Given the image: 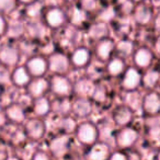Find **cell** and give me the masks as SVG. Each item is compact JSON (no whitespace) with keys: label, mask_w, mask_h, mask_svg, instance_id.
Listing matches in <instances>:
<instances>
[{"label":"cell","mask_w":160,"mask_h":160,"mask_svg":"<svg viewBox=\"0 0 160 160\" xmlns=\"http://www.w3.org/2000/svg\"><path fill=\"white\" fill-rule=\"evenodd\" d=\"M68 20L67 13L59 7H49L44 9L42 14V21L45 27L52 30L60 29L65 25V23Z\"/></svg>","instance_id":"cell-1"},{"label":"cell","mask_w":160,"mask_h":160,"mask_svg":"<svg viewBox=\"0 0 160 160\" xmlns=\"http://www.w3.org/2000/svg\"><path fill=\"white\" fill-rule=\"evenodd\" d=\"M75 135L77 140L83 146H91V145L96 144L99 139V129L93 123L91 122H82L78 124L77 128H76Z\"/></svg>","instance_id":"cell-2"},{"label":"cell","mask_w":160,"mask_h":160,"mask_svg":"<svg viewBox=\"0 0 160 160\" xmlns=\"http://www.w3.org/2000/svg\"><path fill=\"white\" fill-rule=\"evenodd\" d=\"M49 90L58 98H69L73 92V83L66 75H53L49 79Z\"/></svg>","instance_id":"cell-3"},{"label":"cell","mask_w":160,"mask_h":160,"mask_svg":"<svg viewBox=\"0 0 160 160\" xmlns=\"http://www.w3.org/2000/svg\"><path fill=\"white\" fill-rule=\"evenodd\" d=\"M139 132L133 126L121 127L115 134V144L120 150H126L137 144Z\"/></svg>","instance_id":"cell-4"},{"label":"cell","mask_w":160,"mask_h":160,"mask_svg":"<svg viewBox=\"0 0 160 160\" xmlns=\"http://www.w3.org/2000/svg\"><path fill=\"white\" fill-rule=\"evenodd\" d=\"M48 70L53 75H67L70 70L71 62L69 56L62 52H56L48 56Z\"/></svg>","instance_id":"cell-5"},{"label":"cell","mask_w":160,"mask_h":160,"mask_svg":"<svg viewBox=\"0 0 160 160\" xmlns=\"http://www.w3.org/2000/svg\"><path fill=\"white\" fill-rule=\"evenodd\" d=\"M142 73L139 69L135 66L127 67L122 75L121 88L126 92L136 91L142 86Z\"/></svg>","instance_id":"cell-6"},{"label":"cell","mask_w":160,"mask_h":160,"mask_svg":"<svg viewBox=\"0 0 160 160\" xmlns=\"http://www.w3.org/2000/svg\"><path fill=\"white\" fill-rule=\"evenodd\" d=\"M155 12H153L152 5H149L144 1H139L135 5L132 12L133 21L139 27H146L150 22H152Z\"/></svg>","instance_id":"cell-7"},{"label":"cell","mask_w":160,"mask_h":160,"mask_svg":"<svg viewBox=\"0 0 160 160\" xmlns=\"http://www.w3.org/2000/svg\"><path fill=\"white\" fill-rule=\"evenodd\" d=\"M46 133V125L41 118H32L25 121L24 123V134L32 142H38L43 139Z\"/></svg>","instance_id":"cell-8"},{"label":"cell","mask_w":160,"mask_h":160,"mask_svg":"<svg viewBox=\"0 0 160 160\" xmlns=\"http://www.w3.org/2000/svg\"><path fill=\"white\" fill-rule=\"evenodd\" d=\"M142 111L145 116H155L160 114V93L156 90H149L142 96Z\"/></svg>","instance_id":"cell-9"},{"label":"cell","mask_w":160,"mask_h":160,"mask_svg":"<svg viewBox=\"0 0 160 160\" xmlns=\"http://www.w3.org/2000/svg\"><path fill=\"white\" fill-rule=\"evenodd\" d=\"M21 57V52L13 44H2L0 46V65L8 67H17Z\"/></svg>","instance_id":"cell-10"},{"label":"cell","mask_w":160,"mask_h":160,"mask_svg":"<svg viewBox=\"0 0 160 160\" xmlns=\"http://www.w3.org/2000/svg\"><path fill=\"white\" fill-rule=\"evenodd\" d=\"M132 57H133L134 66L139 70H142V69L150 68L151 64L153 62V58H155V53L148 46L142 45V46L135 48Z\"/></svg>","instance_id":"cell-11"},{"label":"cell","mask_w":160,"mask_h":160,"mask_svg":"<svg viewBox=\"0 0 160 160\" xmlns=\"http://www.w3.org/2000/svg\"><path fill=\"white\" fill-rule=\"evenodd\" d=\"M25 68L32 76V78L35 77H44L45 73L48 71V62L47 58L42 55H32L28 58L25 62Z\"/></svg>","instance_id":"cell-12"},{"label":"cell","mask_w":160,"mask_h":160,"mask_svg":"<svg viewBox=\"0 0 160 160\" xmlns=\"http://www.w3.org/2000/svg\"><path fill=\"white\" fill-rule=\"evenodd\" d=\"M115 41L111 38H105L97 42L94 46V56L101 62H107L115 53Z\"/></svg>","instance_id":"cell-13"},{"label":"cell","mask_w":160,"mask_h":160,"mask_svg":"<svg viewBox=\"0 0 160 160\" xmlns=\"http://www.w3.org/2000/svg\"><path fill=\"white\" fill-rule=\"evenodd\" d=\"M71 66L75 68H86L90 65L92 58V53L86 46H77L73 48L69 55Z\"/></svg>","instance_id":"cell-14"},{"label":"cell","mask_w":160,"mask_h":160,"mask_svg":"<svg viewBox=\"0 0 160 160\" xmlns=\"http://www.w3.org/2000/svg\"><path fill=\"white\" fill-rule=\"evenodd\" d=\"M134 118V111L126 104H120L112 112V120L116 126H128Z\"/></svg>","instance_id":"cell-15"},{"label":"cell","mask_w":160,"mask_h":160,"mask_svg":"<svg viewBox=\"0 0 160 160\" xmlns=\"http://www.w3.org/2000/svg\"><path fill=\"white\" fill-rule=\"evenodd\" d=\"M49 151L55 157H62L66 155L70 147V137L67 134H59L49 142Z\"/></svg>","instance_id":"cell-16"},{"label":"cell","mask_w":160,"mask_h":160,"mask_svg":"<svg viewBox=\"0 0 160 160\" xmlns=\"http://www.w3.org/2000/svg\"><path fill=\"white\" fill-rule=\"evenodd\" d=\"M25 89L32 99L43 97L49 90V79H46L45 77L32 78Z\"/></svg>","instance_id":"cell-17"},{"label":"cell","mask_w":160,"mask_h":160,"mask_svg":"<svg viewBox=\"0 0 160 160\" xmlns=\"http://www.w3.org/2000/svg\"><path fill=\"white\" fill-rule=\"evenodd\" d=\"M111 148L105 142H97L91 145L86 152V160H109L111 155Z\"/></svg>","instance_id":"cell-18"},{"label":"cell","mask_w":160,"mask_h":160,"mask_svg":"<svg viewBox=\"0 0 160 160\" xmlns=\"http://www.w3.org/2000/svg\"><path fill=\"white\" fill-rule=\"evenodd\" d=\"M96 87V82L91 78H80L76 81V83H73V92L80 98H92Z\"/></svg>","instance_id":"cell-19"},{"label":"cell","mask_w":160,"mask_h":160,"mask_svg":"<svg viewBox=\"0 0 160 160\" xmlns=\"http://www.w3.org/2000/svg\"><path fill=\"white\" fill-rule=\"evenodd\" d=\"M5 113L7 120L14 124H24L27 121V114H25L24 108L19 103H10L5 109Z\"/></svg>","instance_id":"cell-20"},{"label":"cell","mask_w":160,"mask_h":160,"mask_svg":"<svg viewBox=\"0 0 160 160\" xmlns=\"http://www.w3.org/2000/svg\"><path fill=\"white\" fill-rule=\"evenodd\" d=\"M71 112L77 118H83L90 115L92 112V103L89 98H80L78 97L71 104Z\"/></svg>","instance_id":"cell-21"},{"label":"cell","mask_w":160,"mask_h":160,"mask_svg":"<svg viewBox=\"0 0 160 160\" xmlns=\"http://www.w3.org/2000/svg\"><path fill=\"white\" fill-rule=\"evenodd\" d=\"M32 79V76L25 66H17L11 71V83L18 88H27Z\"/></svg>","instance_id":"cell-22"},{"label":"cell","mask_w":160,"mask_h":160,"mask_svg":"<svg viewBox=\"0 0 160 160\" xmlns=\"http://www.w3.org/2000/svg\"><path fill=\"white\" fill-rule=\"evenodd\" d=\"M126 64H125V59L120 56H113L111 59L107 62V66H105V71L109 73L111 77H120L123 75V72L126 69Z\"/></svg>","instance_id":"cell-23"},{"label":"cell","mask_w":160,"mask_h":160,"mask_svg":"<svg viewBox=\"0 0 160 160\" xmlns=\"http://www.w3.org/2000/svg\"><path fill=\"white\" fill-rule=\"evenodd\" d=\"M160 81V69L159 68H148L142 73V86L149 90H155Z\"/></svg>","instance_id":"cell-24"},{"label":"cell","mask_w":160,"mask_h":160,"mask_svg":"<svg viewBox=\"0 0 160 160\" xmlns=\"http://www.w3.org/2000/svg\"><path fill=\"white\" fill-rule=\"evenodd\" d=\"M146 133L151 140L160 142V114L155 116H146Z\"/></svg>","instance_id":"cell-25"},{"label":"cell","mask_w":160,"mask_h":160,"mask_svg":"<svg viewBox=\"0 0 160 160\" xmlns=\"http://www.w3.org/2000/svg\"><path fill=\"white\" fill-rule=\"evenodd\" d=\"M33 113L38 118H45L52 111V101L48 100L45 96L40 97V98L33 99Z\"/></svg>","instance_id":"cell-26"},{"label":"cell","mask_w":160,"mask_h":160,"mask_svg":"<svg viewBox=\"0 0 160 160\" xmlns=\"http://www.w3.org/2000/svg\"><path fill=\"white\" fill-rule=\"evenodd\" d=\"M109 25L108 23L102 22V21H97L96 23L91 24L88 29V35L91 40L100 41L109 36Z\"/></svg>","instance_id":"cell-27"},{"label":"cell","mask_w":160,"mask_h":160,"mask_svg":"<svg viewBox=\"0 0 160 160\" xmlns=\"http://www.w3.org/2000/svg\"><path fill=\"white\" fill-rule=\"evenodd\" d=\"M135 51V45L134 42L128 38H122L115 45V53L116 56H120L122 58H127L129 56H133V53Z\"/></svg>","instance_id":"cell-28"},{"label":"cell","mask_w":160,"mask_h":160,"mask_svg":"<svg viewBox=\"0 0 160 160\" xmlns=\"http://www.w3.org/2000/svg\"><path fill=\"white\" fill-rule=\"evenodd\" d=\"M71 104H72V102L68 98L56 97L55 100L52 101V111L60 114L62 116L69 115V113L71 112Z\"/></svg>","instance_id":"cell-29"},{"label":"cell","mask_w":160,"mask_h":160,"mask_svg":"<svg viewBox=\"0 0 160 160\" xmlns=\"http://www.w3.org/2000/svg\"><path fill=\"white\" fill-rule=\"evenodd\" d=\"M25 34V24L22 21H11L8 22V29L6 35L11 38H21Z\"/></svg>","instance_id":"cell-30"},{"label":"cell","mask_w":160,"mask_h":160,"mask_svg":"<svg viewBox=\"0 0 160 160\" xmlns=\"http://www.w3.org/2000/svg\"><path fill=\"white\" fill-rule=\"evenodd\" d=\"M58 124H59L58 126H59V129H60V132H62V134H67V135H70V134L75 133L76 128H77V126H78L75 118L69 115L62 116V118H60Z\"/></svg>","instance_id":"cell-31"},{"label":"cell","mask_w":160,"mask_h":160,"mask_svg":"<svg viewBox=\"0 0 160 160\" xmlns=\"http://www.w3.org/2000/svg\"><path fill=\"white\" fill-rule=\"evenodd\" d=\"M142 96H140L139 93L136 91H131L127 92V100L125 104L128 105L133 111L140 109L142 110Z\"/></svg>","instance_id":"cell-32"},{"label":"cell","mask_w":160,"mask_h":160,"mask_svg":"<svg viewBox=\"0 0 160 160\" xmlns=\"http://www.w3.org/2000/svg\"><path fill=\"white\" fill-rule=\"evenodd\" d=\"M43 11H44V6L38 2V0L32 5L27 6V14L31 20H35L38 17H42Z\"/></svg>","instance_id":"cell-33"},{"label":"cell","mask_w":160,"mask_h":160,"mask_svg":"<svg viewBox=\"0 0 160 160\" xmlns=\"http://www.w3.org/2000/svg\"><path fill=\"white\" fill-rule=\"evenodd\" d=\"M18 0H0V14H10L17 9Z\"/></svg>","instance_id":"cell-34"},{"label":"cell","mask_w":160,"mask_h":160,"mask_svg":"<svg viewBox=\"0 0 160 160\" xmlns=\"http://www.w3.org/2000/svg\"><path fill=\"white\" fill-rule=\"evenodd\" d=\"M116 16V10L114 7L110 6V7H107L104 9L100 10L99 12V20L98 21H102V22H110V21L114 20Z\"/></svg>","instance_id":"cell-35"},{"label":"cell","mask_w":160,"mask_h":160,"mask_svg":"<svg viewBox=\"0 0 160 160\" xmlns=\"http://www.w3.org/2000/svg\"><path fill=\"white\" fill-rule=\"evenodd\" d=\"M79 7L87 13L97 11L99 9V0H79Z\"/></svg>","instance_id":"cell-36"},{"label":"cell","mask_w":160,"mask_h":160,"mask_svg":"<svg viewBox=\"0 0 160 160\" xmlns=\"http://www.w3.org/2000/svg\"><path fill=\"white\" fill-rule=\"evenodd\" d=\"M11 82V71L3 65H0V86H6Z\"/></svg>","instance_id":"cell-37"},{"label":"cell","mask_w":160,"mask_h":160,"mask_svg":"<svg viewBox=\"0 0 160 160\" xmlns=\"http://www.w3.org/2000/svg\"><path fill=\"white\" fill-rule=\"evenodd\" d=\"M109 160H128V157L124 151L118 149L116 151H112Z\"/></svg>","instance_id":"cell-38"},{"label":"cell","mask_w":160,"mask_h":160,"mask_svg":"<svg viewBox=\"0 0 160 160\" xmlns=\"http://www.w3.org/2000/svg\"><path fill=\"white\" fill-rule=\"evenodd\" d=\"M31 160H51V156L44 150H36L32 156Z\"/></svg>","instance_id":"cell-39"},{"label":"cell","mask_w":160,"mask_h":160,"mask_svg":"<svg viewBox=\"0 0 160 160\" xmlns=\"http://www.w3.org/2000/svg\"><path fill=\"white\" fill-rule=\"evenodd\" d=\"M8 21L3 14H0V38H2L7 34Z\"/></svg>","instance_id":"cell-40"},{"label":"cell","mask_w":160,"mask_h":160,"mask_svg":"<svg viewBox=\"0 0 160 160\" xmlns=\"http://www.w3.org/2000/svg\"><path fill=\"white\" fill-rule=\"evenodd\" d=\"M152 51H153V53H155V55L160 57V34H158L155 38V40H153Z\"/></svg>","instance_id":"cell-41"},{"label":"cell","mask_w":160,"mask_h":160,"mask_svg":"<svg viewBox=\"0 0 160 160\" xmlns=\"http://www.w3.org/2000/svg\"><path fill=\"white\" fill-rule=\"evenodd\" d=\"M152 25H153V30L160 34V10L157 13H155V17H153V20H152Z\"/></svg>","instance_id":"cell-42"},{"label":"cell","mask_w":160,"mask_h":160,"mask_svg":"<svg viewBox=\"0 0 160 160\" xmlns=\"http://www.w3.org/2000/svg\"><path fill=\"white\" fill-rule=\"evenodd\" d=\"M7 116H6V113H5V110H0V127H2L3 125L7 123Z\"/></svg>","instance_id":"cell-43"},{"label":"cell","mask_w":160,"mask_h":160,"mask_svg":"<svg viewBox=\"0 0 160 160\" xmlns=\"http://www.w3.org/2000/svg\"><path fill=\"white\" fill-rule=\"evenodd\" d=\"M35 1H36V0H18L19 3H21V5H24V6L32 5V3H34Z\"/></svg>","instance_id":"cell-44"},{"label":"cell","mask_w":160,"mask_h":160,"mask_svg":"<svg viewBox=\"0 0 160 160\" xmlns=\"http://www.w3.org/2000/svg\"><path fill=\"white\" fill-rule=\"evenodd\" d=\"M6 160H20L18 157H9V158H7Z\"/></svg>","instance_id":"cell-45"},{"label":"cell","mask_w":160,"mask_h":160,"mask_svg":"<svg viewBox=\"0 0 160 160\" xmlns=\"http://www.w3.org/2000/svg\"><path fill=\"white\" fill-rule=\"evenodd\" d=\"M67 2H75V1H79V0H65Z\"/></svg>","instance_id":"cell-46"}]
</instances>
